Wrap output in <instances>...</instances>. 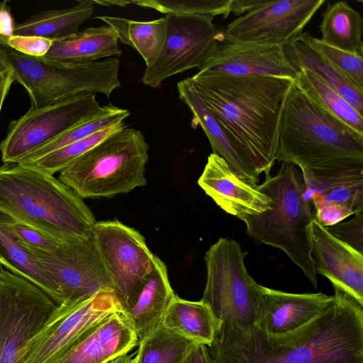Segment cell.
<instances>
[{
  "label": "cell",
  "mask_w": 363,
  "mask_h": 363,
  "mask_svg": "<svg viewBox=\"0 0 363 363\" xmlns=\"http://www.w3.org/2000/svg\"><path fill=\"white\" fill-rule=\"evenodd\" d=\"M319 27L323 43L363 57V19L347 2L328 4Z\"/></svg>",
  "instance_id": "obj_28"
},
{
  "label": "cell",
  "mask_w": 363,
  "mask_h": 363,
  "mask_svg": "<svg viewBox=\"0 0 363 363\" xmlns=\"http://www.w3.org/2000/svg\"><path fill=\"white\" fill-rule=\"evenodd\" d=\"M13 21L8 1L0 2V45L6 46L8 40L14 35Z\"/></svg>",
  "instance_id": "obj_40"
},
{
  "label": "cell",
  "mask_w": 363,
  "mask_h": 363,
  "mask_svg": "<svg viewBox=\"0 0 363 363\" xmlns=\"http://www.w3.org/2000/svg\"><path fill=\"white\" fill-rule=\"evenodd\" d=\"M269 0H230V10L235 16L245 14L267 4Z\"/></svg>",
  "instance_id": "obj_41"
},
{
  "label": "cell",
  "mask_w": 363,
  "mask_h": 363,
  "mask_svg": "<svg viewBox=\"0 0 363 363\" xmlns=\"http://www.w3.org/2000/svg\"><path fill=\"white\" fill-rule=\"evenodd\" d=\"M167 28L161 54L145 67L142 82L157 87L171 76L203 65L218 29L213 18L205 16L166 15Z\"/></svg>",
  "instance_id": "obj_14"
},
{
  "label": "cell",
  "mask_w": 363,
  "mask_h": 363,
  "mask_svg": "<svg viewBox=\"0 0 363 363\" xmlns=\"http://www.w3.org/2000/svg\"><path fill=\"white\" fill-rule=\"evenodd\" d=\"M277 160L308 171L363 167V135L318 106L294 79L281 118Z\"/></svg>",
  "instance_id": "obj_4"
},
{
  "label": "cell",
  "mask_w": 363,
  "mask_h": 363,
  "mask_svg": "<svg viewBox=\"0 0 363 363\" xmlns=\"http://www.w3.org/2000/svg\"><path fill=\"white\" fill-rule=\"evenodd\" d=\"M260 297L256 324L269 333H283L310 322L333 301L322 292L294 294L258 284Z\"/></svg>",
  "instance_id": "obj_21"
},
{
  "label": "cell",
  "mask_w": 363,
  "mask_h": 363,
  "mask_svg": "<svg viewBox=\"0 0 363 363\" xmlns=\"http://www.w3.org/2000/svg\"><path fill=\"white\" fill-rule=\"evenodd\" d=\"M294 80L318 106L363 135V116L327 83L308 69H300Z\"/></svg>",
  "instance_id": "obj_31"
},
{
  "label": "cell",
  "mask_w": 363,
  "mask_h": 363,
  "mask_svg": "<svg viewBox=\"0 0 363 363\" xmlns=\"http://www.w3.org/2000/svg\"><path fill=\"white\" fill-rule=\"evenodd\" d=\"M133 363H137L135 357L133 358Z\"/></svg>",
  "instance_id": "obj_47"
},
{
  "label": "cell",
  "mask_w": 363,
  "mask_h": 363,
  "mask_svg": "<svg viewBox=\"0 0 363 363\" xmlns=\"http://www.w3.org/2000/svg\"><path fill=\"white\" fill-rule=\"evenodd\" d=\"M298 36L283 45L291 63L298 70L308 69L314 73L363 116V91L349 82Z\"/></svg>",
  "instance_id": "obj_27"
},
{
  "label": "cell",
  "mask_w": 363,
  "mask_h": 363,
  "mask_svg": "<svg viewBox=\"0 0 363 363\" xmlns=\"http://www.w3.org/2000/svg\"><path fill=\"white\" fill-rule=\"evenodd\" d=\"M198 184L225 212L240 218L272 209L273 202L264 194L240 179L216 154L208 157Z\"/></svg>",
  "instance_id": "obj_19"
},
{
  "label": "cell",
  "mask_w": 363,
  "mask_h": 363,
  "mask_svg": "<svg viewBox=\"0 0 363 363\" xmlns=\"http://www.w3.org/2000/svg\"><path fill=\"white\" fill-rule=\"evenodd\" d=\"M204 261L207 279L201 300L210 308L217 326L223 322L256 323L260 303L258 284L247 271L240 245L220 238L206 251Z\"/></svg>",
  "instance_id": "obj_8"
},
{
  "label": "cell",
  "mask_w": 363,
  "mask_h": 363,
  "mask_svg": "<svg viewBox=\"0 0 363 363\" xmlns=\"http://www.w3.org/2000/svg\"><path fill=\"white\" fill-rule=\"evenodd\" d=\"M133 357H132V355L127 353L116 357L108 363H133Z\"/></svg>",
  "instance_id": "obj_45"
},
{
  "label": "cell",
  "mask_w": 363,
  "mask_h": 363,
  "mask_svg": "<svg viewBox=\"0 0 363 363\" xmlns=\"http://www.w3.org/2000/svg\"><path fill=\"white\" fill-rule=\"evenodd\" d=\"M294 79L199 72L189 82L259 176L277 160L280 126Z\"/></svg>",
  "instance_id": "obj_2"
},
{
  "label": "cell",
  "mask_w": 363,
  "mask_h": 363,
  "mask_svg": "<svg viewBox=\"0 0 363 363\" xmlns=\"http://www.w3.org/2000/svg\"><path fill=\"white\" fill-rule=\"evenodd\" d=\"M93 236L123 313L136 301L152 272L155 255L139 232L117 220L96 222Z\"/></svg>",
  "instance_id": "obj_11"
},
{
  "label": "cell",
  "mask_w": 363,
  "mask_h": 363,
  "mask_svg": "<svg viewBox=\"0 0 363 363\" xmlns=\"http://www.w3.org/2000/svg\"><path fill=\"white\" fill-rule=\"evenodd\" d=\"M304 197L323 226L337 224L363 211V167L301 170Z\"/></svg>",
  "instance_id": "obj_17"
},
{
  "label": "cell",
  "mask_w": 363,
  "mask_h": 363,
  "mask_svg": "<svg viewBox=\"0 0 363 363\" xmlns=\"http://www.w3.org/2000/svg\"><path fill=\"white\" fill-rule=\"evenodd\" d=\"M57 306L38 286L0 267V363H26L30 343Z\"/></svg>",
  "instance_id": "obj_10"
},
{
  "label": "cell",
  "mask_w": 363,
  "mask_h": 363,
  "mask_svg": "<svg viewBox=\"0 0 363 363\" xmlns=\"http://www.w3.org/2000/svg\"><path fill=\"white\" fill-rule=\"evenodd\" d=\"M124 122L101 130L91 135L55 150L35 162L28 164L49 174L60 172L113 133L125 128Z\"/></svg>",
  "instance_id": "obj_34"
},
{
  "label": "cell",
  "mask_w": 363,
  "mask_h": 363,
  "mask_svg": "<svg viewBox=\"0 0 363 363\" xmlns=\"http://www.w3.org/2000/svg\"><path fill=\"white\" fill-rule=\"evenodd\" d=\"M53 41L40 36L13 35L7 41L6 46L20 53L43 57L47 54Z\"/></svg>",
  "instance_id": "obj_39"
},
{
  "label": "cell",
  "mask_w": 363,
  "mask_h": 363,
  "mask_svg": "<svg viewBox=\"0 0 363 363\" xmlns=\"http://www.w3.org/2000/svg\"><path fill=\"white\" fill-rule=\"evenodd\" d=\"M13 82L8 70L4 69L0 73V113L4 101Z\"/></svg>",
  "instance_id": "obj_43"
},
{
  "label": "cell",
  "mask_w": 363,
  "mask_h": 363,
  "mask_svg": "<svg viewBox=\"0 0 363 363\" xmlns=\"http://www.w3.org/2000/svg\"><path fill=\"white\" fill-rule=\"evenodd\" d=\"M344 223L325 227L333 235L363 254V211Z\"/></svg>",
  "instance_id": "obj_38"
},
{
  "label": "cell",
  "mask_w": 363,
  "mask_h": 363,
  "mask_svg": "<svg viewBox=\"0 0 363 363\" xmlns=\"http://www.w3.org/2000/svg\"><path fill=\"white\" fill-rule=\"evenodd\" d=\"M325 0L269 1L233 21L224 30L242 41L283 46L299 35Z\"/></svg>",
  "instance_id": "obj_15"
},
{
  "label": "cell",
  "mask_w": 363,
  "mask_h": 363,
  "mask_svg": "<svg viewBox=\"0 0 363 363\" xmlns=\"http://www.w3.org/2000/svg\"><path fill=\"white\" fill-rule=\"evenodd\" d=\"M179 98L192 113L191 126L203 129L211 145L213 153L222 157L242 180L255 186L259 175L248 160L231 140L203 101L192 88L189 78L177 83Z\"/></svg>",
  "instance_id": "obj_22"
},
{
  "label": "cell",
  "mask_w": 363,
  "mask_h": 363,
  "mask_svg": "<svg viewBox=\"0 0 363 363\" xmlns=\"http://www.w3.org/2000/svg\"><path fill=\"white\" fill-rule=\"evenodd\" d=\"M129 115L128 110L121 108L116 113L82 123L29 152L20 160L18 164H30L55 150L86 138L106 128L123 122Z\"/></svg>",
  "instance_id": "obj_33"
},
{
  "label": "cell",
  "mask_w": 363,
  "mask_h": 363,
  "mask_svg": "<svg viewBox=\"0 0 363 363\" xmlns=\"http://www.w3.org/2000/svg\"><path fill=\"white\" fill-rule=\"evenodd\" d=\"M94 4H101L102 6H126L128 4H132V1L125 0H117V1H96L93 0Z\"/></svg>",
  "instance_id": "obj_44"
},
{
  "label": "cell",
  "mask_w": 363,
  "mask_h": 363,
  "mask_svg": "<svg viewBox=\"0 0 363 363\" xmlns=\"http://www.w3.org/2000/svg\"><path fill=\"white\" fill-rule=\"evenodd\" d=\"M0 213L57 242L91 235L96 223L58 178L18 163L0 165Z\"/></svg>",
  "instance_id": "obj_3"
},
{
  "label": "cell",
  "mask_w": 363,
  "mask_h": 363,
  "mask_svg": "<svg viewBox=\"0 0 363 363\" xmlns=\"http://www.w3.org/2000/svg\"><path fill=\"white\" fill-rule=\"evenodd\" d=\"M26 250L57 286L63 303L89 298L112 288L95 245L93 233L60 242L54 253Z\"/></svg>",
  "instance_id": "obj_12"
},
{
  "label": "cell",
  "mask_w": 363,
  "mask_h": 363,
  "mask_svg": "<svg viewBox=\"0 0 363 363\" xmlns=\"http://www.w3.org/2000/svg\"><path fill=\"white\" fill-rule=\"evenodd\" d=\"M255 188L272 201V209L239 219L254 240L283 251L303 272L315 289L318 274L311 257V226L315 218L304 197L301 172L294 164L282 162L275 176Z\"/></svg>",
  "instance_id": "obj_5"
},
{
  "label": "cell",
  "mask_w": 363,
  "mask_h": 363,
  "mask_svg": "<svg viewBox=\"0 0 363 363\" xmlns=\"http://www.w3.org/2000/svg\"><path fill=\"white\" fill-rule=\"evenodd\" d=\"M140 7L151 9L165 15L216 16L230 13V0H132Z\"/></svg>",
  "instance_id": "obj_35"
},
{
  "label": "cell",
  "mask_w": 363,
  "mask_h": 363,
  "mask_svg": "<svg viewBox=\"0 0 363 363\" xmlns=\"http://www.w3.org/2000/svg\"><path fill=\"white\" fill-rule=\"evenodd\" d=\"M0 267L38 286L57 305L62 304L61 294L48 274L16 241L6 227L0 213Z\"/></svg>",
  "instance_id": "obj_30"
},
{
  "label": "cell",
  "mask_w": 363,
  "mask_h": 363,
  "mask_svg": "<svg viewBox=\"0 0 363 363\" xmlns=\"http://www.w3.org/2000/svg\"><path fill=\"white\" fill-rule=\"evenodd\" d=\"M95 18L112 27L118 40L138 51L145 62V67L152 66L160 57L167 35L166 16L149 21L111 16H99Z\"/></svg>",
  "instance_id": "obj_26"
},
{
  "label": "cell",
  "mask_w": 363,
  "mask_h": 363,
  "mask_svg": "<svg viewBox=\"0 0 363 363\" xmlns=\"http://www.w3.org/2000/svg\"><path fill=\"white\" fill-rule=\"evenodd\" d=\"M112 104L100 106L95 93L68 96L43 108H30L13 121L0 143L3 163H18L29 152L52 140L73 127L118 111Z\"/></svg>",
  "instance_id": "obj_9"
},
{
  "label": "cell",
  "mask_w": 363,
  "mask_h": 363,
  "mask_svg": "<svg viewBox=\"0 0 363 363\" xmlns=\"http://www.w3.org/2000/svg\"><path fill=\"white\" fill-rule=\"evenodd\" d=\"M199 72L295 79L298 73L283 46L238 40L218 30Z\"/></svg>",
  "instance_id": "obj_16"
},
{
  "label": "cell",
  "mask_w": 363,
  "mask_h": 363,
  "mask_svg": "<svg viewBox=\"0 0 363 363\" xmlns=\"http://www.w3.org/2000/svg\"><path fill=\"white\" fill-rule=\"evenodd\" d=\"M137 345L130 325L122 311H117L80 335L57 363H108Z\"/></svg>",
  "instance_id": "obj_20"
},
{
  "label": "cell",
  "mask_w": 363,
  "mask_h": 363,
  "mask_svg": "<svg viewBox=\"0 0 363 363\" xmlns=\"http://www.w3.org/2000/svg\"><path fill=\"white\" fill-rule=\"evenodd\" d=\"M1 214L6 227L23 249L50 254L58 250L60 242L43 236L36 230L15 221L7 216Z\"/></svg>",
  "instance_id": "obj_37"
},
{
  "label": "cell",
  "mask_w": 363,
  "mask_h": 363,
  "mask_svg": "<svg viewBox=\"0 0 363 363\" xmlns=\"http://www.w3.org/2000/svg\"><path fill=\"white\" fill-rule=\"evenodd\" d=\"M333 289V302L291 331L220 323L207 346L212 363H363V304Z\"/></svg>",
  "instance_id": "obj_1"
},
{
  "label": "cell",
  "mask_w": 363,
  "mask_h": 363,
  "mask_svg": "<svg viewBox=\"0 0 363 363\" xmlns=\"http://www.w3.org/2000/svg\"><path fill=\"white\" fill-rule=\"evenodd\" d=\"M162 325L197 343L209 345L217 324L210 308L202 301H191L175 295Z\"/></svg>",
  "instance_id": "obj_29"
},
{
  "label": "cell",
  "mask_w": 363,
  "mask_h": 363,
  "mask_svg": "<svg viewBox=\"0 0 363 363\" xmlns=\"http://www.w3.org/2000/svg\"><path fill=\"white\" fill-rule=\"evenodd\" d=\"M311 257L316 274L363 304V254L330 233L314 218Z\"/></svg>",
  "instance_id": "obj_18"
},
{
  "label": "cell",
  "mask_w": 363,
  "mask_h": 363,
  "mask_svg": "<svg viewBox=\"0 0 363 363\" xmlns=\"http://www.w3.org/2000/svg\"><path fill=\"white\" fill-rule=\"evenodd\" d=\"M298 37L349 82L363 91L362 56L328 45L320 38L313 37L308 33H301Z\"/></svg>",
  "instance_id": "obj_36"
},
{
  "label": "cell",
  "mask_w": 363,
  "mask_h": 363,
  "mask_svg": "<svg viewBox=\"0 0 363 363\" xmlns=\"http://www.w3.org/2000/svg\"><path fill=\"white\" fill-rule=\"evenodd\" d=\"M148 144L139 130H117L60 172L82 199L111 197L146 185Z\"/></svg>",
  "instance_id": "obj_6"
},
{
  "label": "cell",
  "mask_w": 363,
  "mask_h": 363,
  "mask_svg": "<svg viewBox=\"0 0 363 363\" xmlns=\"http://www.w3.org/2000/svg\"><path fill=\"white\" fill-rule=\"evenodd\" d=\"M121 311L112 291H100L86 299L57 306L46 325L30 343L26 363H57L85 331Z\"/></svg>",
  "instance_id": "obj_13"
},
{
  "label": "cell",
  "mask_w": 363,
  "mask_h": 363,
  "mask_svg": "<svg viewBox=\"0 0 363 363\" xmlns=\"http://www.w3.org/2000/svg\"><path fill=\"white\" fill-rule=\"evenodd\" d=\"M175 295L169 281L166 265L155 255L152 272L136 301L123 313L133 330L138 344L162 325Z\"/></svg>",
  "instance_id": "obj_23"
},
{
  "label": "cell",
  "mask_w": 363,
  "mask_h": 363,
  "mask_svg": "<svg viewBox=\"0 0 363 363\" xmlns=\"http://www.w3.org/2000/svg\"><path fill=\"white\" fill-rule=\"evenodd\" d=\"M93 0L78 1L74 6L48 10L15 24L14 35H35L60 41L77 35L79 26L93 14Z\"/></svg>",
  "instance_id": "obj_25"
},
{
  "label": "cell",
  "mask_w": 363,
  "mask_h": 363,
  "mask_svg": "<svg viewBox=\"0 0 363 363\" xmlns=\"http://www.w3.org/2000/svg\"><path fill=\"white\" fill-rule=\"evenodd\" d=\"M199 343L162 325L138 344L137 363H182Z\"/></svg>",
  "instance_id": "obj_32"
},
{
  "label": "cell",
  "mask_w": 363,
  "mask_h": 363,
  "mask_svg": "<svg viewBox=\"0 0 363 363\" xmlns=\"http://www.w3.org/2000/svg\"><path fill=\"white\" fill-rule=\"evenodd\" d=\"M121 54L116 30L108 25H101L85 28L70 38L53 41L41 58L52 65L75 67L89 65L104 57H120Z\"/></svg>",
  "instance_id": "obj_24"
},
{
  "label": "cell",
  "mask_w": 363,
  "mask_h": 363,
  "mask_svg": "<svg viewBox=\"0 0 363 363\" xmlns=\"http://www.w3.org/2000/svg\"><path fill=\"white\" fill-rule=\"evenodd\" d=\"M5 69L2 67V65L0 64V73L4 71Z\"/></svg>",
  "instance_id": "obj_46"
},
{
  "label": "cell",
  "mask_w": 363,
  "mask_h": 363,
  "mask_svg": "<svg viewBox=\"0 0 363 363\" xmlns=\"http://www.w3.org/2000/svg\"><path fill=\"white\" fill-rule=\"evenodd\" d=\"M182 363H212L207 345L201 343L197 344Z\"/></svg>",
  "instance_id": "obj_42"
},
{
  "label": "cell",
  "mask_w": 363,
  "mask_h": 363,
  "mask_svg": "<svg viewBox=\"0 0 363 363\" xmlns=\"http://www.w3.org/2000/svg\"><path fill=\"white\" fill-rule=\"evenodd\" d=\"M0 64L10 72L14 82L25 88L29 95L30 108L33 109L84 92L101 93L109 97L121 86L120 62L116 57L86 65L64 67L0 45Z\"/></svg>",
  "instance_id": "obj_7"
}]
</instances>
